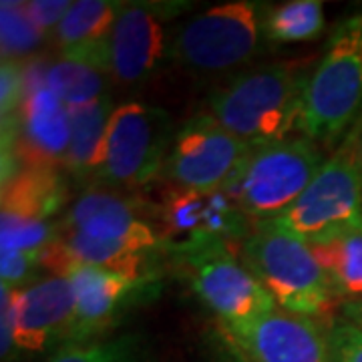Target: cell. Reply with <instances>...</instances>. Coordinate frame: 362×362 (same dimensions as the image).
Returning a JSON list of instances; mask_svg holds the SVG:
<instances>
[{
  "instance_id": "obj_1",
  "label": "cell",
  "mask_w": 362,
  "mask_h": 362,
  "mask_svg": "<svg viewBox=\"0 0 362 362\" xmlns=\"http://www.w3.org/2000/svg\"><path fill=\"white\" fill-rule=\"evenodd\" d=\"M314 66L310 59H294L242 73L209 95L207 113L252 147L284 141L300 131Z\"/></svg>"
},
{
  "instance_id": "obj_2",
  "label": "cell",
  "mask_w": 362,
  "mask_h": 362,
  "mask_svg": "<svg viewBox=\"0 0 362 362\" xmlns=\"http://www.w3.org/2000/svg\"><path fill=\"white\" fill-rule=\"evenodd\" d=\"M362 111V11L340 21L304 95L300 133L320 147L342 139Z\"/></svg>"
},
{
  "instance_id": "obj_3",
  "label": "cell",
  "mask_w": 362,
  "mask_h": 362,
  "mask_svg": "<svg viewBox=\"0 0 362 362\" xmlns=\"http://www.w3.org/2000/svg\"><path fill=\"white\" fill-rule=\"evenodd\" d=\"M358 129L344 137L306 192L280 216L264 223L306 244H326L362 232V180L356 157Z\"/></svg>"
},
{
  "instance_id": "obj_4",
  "label": "cell",
  "mask_w": 362,
  "mask_h": 362,
  "mask_svg": "<svg viewBox=\"0 0 362 362\" xmlns=\"http://www.w3.org/2000/svg\"><path fill=\"white\" fill-rule=\"evenodd\" d=\"M324 163L318 143L304 135L288 137L254 147L223 192L254 223L272 220L306 192Z\"/></svg>"
},
{
  "instance_id": "obj_5",
  "label": "cell",
  "mask_w": 362,
  "mask_h": 362,
  "mask_svg": "<svg viewBox=\"0 0 362 362\" xmlns=\"http://www.w3.org/2000/svg\"><path fill=\"white\" fill-rule=\"evenodd\" d=\"M238 256L270 292L278 308L302 316H318L326 310L332 290L310 244L254 223V230L240 242Z\"/></svg>"
},
{
  "instance_id": "obj_6",
  "label": "cell",
  "mask_w": 362,
  "mask_h": 362,
  "mask_svg": "<svg viewBox=\"0 0 362 362\" xmlns=\"http://www.w3.org/2000/svg\"><path fill=\"white\" fill-rule=\"evenodd\" d=\"M262 35L258 2H223L187 18L171 37L169 57L194 73H228L256 54Z\"/></svg>"
},
{
  "instance_id": "obj_7",
  "label": "cell",
  "mask_w": 362,
  "mask_h": 362,
  "mask_svg": "<svg viewBox=\"0 0 362 362\" xmlns=\"http://www.w3.org/2000/svg\"><path fill=\"white\" fill-rule=\"evenodd\" d=\"M171 141V117L165 109L141 101L117 105L99 180L111 187H141L163 171Z\"/></svg>"
},
{
  "instance_id": "obj_8",
  "label": "cell",
  "mask_w": 362,
  "mask_h": 362,
  "mask_svg": "<svg viewBox=\"0 0 362 362\" xmlns=\"http://www.w3.org/2000/svg\"><path fill=\"white\" fill-rule=\"evenodd\" d=\"M199 300L233 332L278 308L276 300L228 244L180 254Z\"/></svg>"
},
{
  "instance_id": "obj_9",
  "label": "cell",
  "mask_w": 362,
  "mask_h": 362,
  "mask_svg": "<svg viewBox=\"0 0 362 362\" xmlns=\"http://www.w3.org/2000/svg\"><path fill=\"white\" fill-rule=\"evenodd\" d=\"M26 93L18 113L2 121V159H16L21 168L61 169L66 165L71 121L66 105L45 85V71L25 69ZM18 168V169H21Z\"/></svg>"
},
{
  "instance_id": "obj_10",
  "label": "cell",
  "mask_w": 362,
  "mask_h": 362,
  "mask_svg": "<svg viewBox=\"0 0 362 362\" xmlns=\"http://www.w3.org/2000/svg\"><path fill=\"white\" fill-rule=\"evenodd\" d=\"M252 149L218 119L199 113L173 135L163 173L181 189L220 192L228 187Z\"/></svg>"
},
{
  "instance_id": "obj_11",
  "label": "cell",
  "mask_w": 362,
  "mask_h": 362,
  "mask_svg": "<svg viewBox=\"0 0 362 362\" xmlns=\"http://www.w3.org/2000/svg\"><path fill=\"white\" fill-rule=\"evenodd\" d=\"M66 202V185L57 169L21 168L2 181L0 244L13 252H45L57 242L51 218Z\"/></svg>"
},
{
  "instance_id": "obj_12",
  "label": "cell",
  "mask_w": 362,
  "mask_h": 362,
  "mask_svg": "<svg viewBox=\"0 0 362 362\" xmlns=\"http://www.w3.org/2000/svg\"><path fill=\"white\" fill-rule=\"evenodd\" d=\"M246 214L228 192H192L173 187L159 207L163 244L177 256L194 247L246 240L252 232Z\"/></svg>"
},
{
  "instance_id": "obj_13",
  "label": "cell",
  "mask_w": 362,
  "mask_h": 362,
  "mask_svg": "<svg viewBox=\"0 0 362 362\" xmlns=\"http://www.w3.org/2000/svg\"><path fill=\"white\" fill-rule=\"evenodd\" d=\"M173 4H123L109 37V77L117 85H141L169 57L168 23Z\"/></svg>"
},
{
  "instance_id": "obj_14",
  "label": "cell",
  "mask_w": 362,
  "mask_h": 362,
  "mask_svg": "<svg viewBox=\"0 0 362 362\" xmlns=\"http://www.w3.org/2000/svg\"><path fill=\"white\" fill-rule=\"evenodd\" d=\"M75 294V324L69 344L90 342L111 328L131 300L143 296L153 282L149 274L105 270L95 266H75L66 272Z\"/></svg>"
},
{
  "instance_id": "obj_15",
  "label": "cell",
  "mask_w": 362,
  "mask_h": 362,
  "mask_svg": "<svg viewBox=\"0 0 362 362\" xmlns=\"http://www.w3.org/2000/svg\"><path fill=\"white\" fill-rule=\"evenodd\" d=\"M61 233H75L101 244L129 246L145 252L165 247L161 233L139 218L135 199L113 192L89 189L66 211Z\"/></svg>"
},
{
  "instance_id": "obj_16",
  "label": "cell",
  "mask_w": 362,
  "mask_h": 362,
  "mask_svg": "<svg viewBox=\"0 0 362 362\" xmlns=\"http://www.w3.org/2000/svg\"><path fill=\"white\" fill-rule=\"evenodd\" d=\"M75 324V294L66 276L37 278L16 288V334L18 354H40L57 344H69Z\"/></svg>"
},
{
  "instance_id": "obj_17",
  "label": "cell",
  "mask_w": 362,
  "mask_h": 362,
  "mask_svg": "<svg viewBox=\"0 0 362 362\" xmlns=\"http://www.w3.org/2000/svg\"><path fill=\"white\" fill-rule=\"evenodd\" d=\"M230 334L252 362H332L330 334L312 316L276 308Z\"/></svg>"
},
{
  "instance_id": "obj_18",
  "label": "cell",
  "mask_w": 362,
  "mask_h": 362,
  "mask_svg": "<svg viewBox=\"0 0 362 362\" xmlns=\"http://www.w3.org/2000/svg\"><path fill=\"white\" fill-rule=\"evenodd\" d=\"M121 8L109 0L73 2L54 33L61 59L109 73V37Z\"/></svg>"
},
{
  "instance_id": "obj_19",
  "label": "cell",
  "mask_w": 362,
  "mask_h": 362,
  "mask_svg": "<svg viewBox=\"0 0 362 362\" xmlns=\"http://www.w3.org/2000/svg\"><path fill=\"white\" fill-rule=\"evenodd\" d=\"M113 111L115 107L111 95L95 103L69 109L71 141L65 168L78 180L99 177L103 165L105 139Z\"/></svg>"
},
{
  "instance_id": "obj_20",
  "label": "cell",
  "mask_w": 362,
  "mask_h": 362,
  "mask_svg": "<svg viewBox=\"0 0 362 362\" xmlns=\"http://www.w3.org/2000/svg\"><path fill=\"white\" fill-rule=\"evenodd\" d=\"M318 256L332 296L344 302L362 300V232H352L310 246Z\"/></svg>"
},
{
  "instance_id": "obj_21",
  "label": "cell",
  "mask_w": 362,
  "mask_h": 362,
  "mask_svg": "<svg viewBox=\"0 0 362 362\" xmlns=\"http://www.w3.org/2000/svg\"><path fill=\"white\" fill-rule=\"evenodd\" d=\"M107 73L93 69L83 63L61 59L45 69V85L66 105V109H75L90 105L107 95Z\"/></svg>"
},
{
  "instance_id": "obj_22",
  "label": "cell",
  "mask_w": 362,
  "mask_h": 362,
  "mask_svg": "<svg viewBox=\"0 0 362 362\" xmlns=\"http://www.w3.org/2000/svg\"><path fill=\"white\" fill-rule=\"evenodd\" d=\"M320 0H290L264 14V37L272 42H306L324 30Z\"/></svg>"
},
{
  "instance_id": "obj_23",
  "label": "cell",
  "mask_w": 362,
  "mask_h": 362,
  "mask_svg": "<svg viewBox=\"0 0 362 362\" xmlns=\"http://www.w3.org/2000/svg\"><path fill=\"white\" fill-rule=\"evenodd\" d=\"M47 362H153L149 344L137 334L65 344Z\"/></svg>"
},
{
  "instance_id": "obj_24",
  "label": "cell",
  "mask_w": 362,
  "mask_h": 362,
  "mask_svg": "<svg viewBox=\"0 0 362 362\" xmlns=\"http://www.w3.org/2000/svg\"><path fill=\"white\" fill-rule=\"evenodd\" d=\"M42 37L30 18L26 16L25 2L2 0L0 8V45L2 61H18L35 51L42 42Z\"/></svg>"
},
{
  "instance_id": "obj_25",
  "label": "cell",
  "mask_w": 362,
  "mask_h": 362,
  "mask_svg": "<svg viewBox=\"0 0 362 362\" xmlns=\"http://www.w3.org/2000/svg\"><path fill=\"white\" fill-rule=\"evenodd\" d=\"M42 266V252H0V276L2 284L11 288H25L33 284L35 274Z\"/></svg>"
},
{
  "instance_id": "obj_26",
  "label": "cell",
  "mask_w": 362,
  "mask_h": 362,
  "mask_svg": "<svg viewBox=\"0 0 362 362\" xmlns=\"http://www.w3.org/2000/svg\"><path fill=\"white\" fill-rule=\"evenodd\" d=\"M25 65L18 61H2L0 69V113L2 121L13 119L25 101Z\"/></svg>"
},
{
  "instance_id": "obj_27",
  "label": "cell",
  "mask_w": 362,
  "mask_h": 362,
  "mask_svg": "<svg viewBox=\"0 0 362 362\" xmlns=\"http://www.w3.org/2000/svg\"><path fill=\"white\" fill-rule=\"evenodd\" d=\"M328 334L332 362H362V328L349 320H337Z\"/></svg>"
},
{
  "instance_id": "obj_28",
  "label": "cell",
  "mask_w": 362,
  "mask_h": 362,
  "mask_svg": "<svg viewBox=\"0 0 362 362\" xmlns=\"http://www.w3.org/2000/svg\"><path fill=\"white\" fill-rule=\"evenodd\" d=\"M0 352L2 362H11L16 358L14 334H16V288L2 284L0 286Z\"/></svg>"
},
{
  "instance_id": "obj_29",
  "label": "cell",
  "mask_w": 362,
  "mask_h": 362,
  "mask_svg": "<svg viewBox=\"0 0 362 362\" xmlns=\"http://www.w3.org/2000/svg\"><path fill=\"white\" fill-rule=\"evenodd\" d=\"M71 4L69 0H30L25 2V11L40 35H49L52 30L57 33Z\"/></svg>"
},
{
  "instance_id": "obj_30",
  "label": "cell",
  "mask_w": 362,
  "mask_h": 362,
  "mask_svg": "<svg viewBox=\"0 0 362 362\" xmlns=\"http://www.w3.org/2000/svg\"><path fill=\"white\" fill-rule=\"evenodd\" d=\"M342 314L344 320L356 324L358 328H362V300H352V302H344L342 304Z\"/></svg>"
},
{
  "instance_id": "obj_31",
  "label": "cell",
  "mask_w": 362,
  "mask_h": 362,
  "mask_svg": "<svg viewBox=\"0 0 362 362\" xmlns=\"http://www.w3.org/2000/svg\"><path fill=\"white\" fill-rule=\"evenodd\" d=\"M356 157H358V169H361V180H362V125L358 127V139H356Z\"/></svg>"
}]
</instances>
